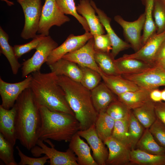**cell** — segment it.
I'll return each instance as SVG.
<instances>
[{
	"mask_svg": "<svg viewBox=\"0 0 165 165\" xmlns=\"http://www.w3.org/2000/svg\"><path fill=\"white\" fill-rule=\"evenodd\" d=\"M16 136L20 143L29 150L37 145L41 124L39 107L30 88L24 90L15 103Z\"/></svg>",
	"mask_w": 165,
	"mask_h": 165,
	"instance_id": "obj_1",
	"label": "cell"
},
{
	"mask_svg": "<svg viewBox=\"0 0 165 165\" xmlns=\"http://www.w3.org/2000/svg\"><path fill=\"white\" fill-rule=\"evenodd\" d=\"M30 88L39 107H44L53 111L75 116L66 98L65 93L57 81V76L51 72L40 71L31 73Z\"/></svg>",
	"mask_w": 165,
	"mask_h": 165,
	"instance_id": "obj_2",
	"label": "cell"
},
{
	"mask_svg": "<svg viewBox=\"0 0 165 165\" xmlns=\"http://www.w3.org/2000/svg\"><path fill=\"white\" fill-rule=\"evenodd\" d=\"M57 81L64 90L66 100L79 121L80 130L94 124L98 113L93 103L91 90L80 82L64 75L57 76Z\"/></svg>",
	"mask_w": 165,
	"mask_h": 165,
	"instance_id": "obj_3",
	"label": "cell"
},
{
	"mask_svg": "<svg viewBox=\"0 0 165 165\" xmlns=\"http://www.w3.org/2000/svg\"><path fill=\"white\" fill-rule=\"evenodd\" d=\"M41 124L38 139L69 142L73 136L80 130L79 123L75 116L51 111L44 107H39Z\"/></svg>",
	"mask_w": 165,
	"mask_h": 165,
	"instance_id": "obj_4",
	"label": "cell"
},
{
	"mask_svg": "<svg viewBox=\"0 0 165 165\" xmlns=\"http://www.w3.org/2000/svg\"><path fill=\"white\" fill-rule=\"evenodd\" d=\"M21 6L24 24L20 34L24 39L33 38L37 35L42 6L41 0H16Z\"/></svg>",
	"mask_w": 165,
	"mask_h": 165,
	"instance_id": "obj_5",
	"label": "cell"
},
{
	"mask_svg": "<svg viewBox=\"0 0 165 165\" xmlns=\"http://www.w3.org/2000/svg\"><path fill=\"white\" fill-rule=\"evenodd\" d=\"M58 46V43L50 36H45L32 56L22 64V77H26L30 73L40 71L41 66L46 62L50 53Z\"/></svg>",
	"mask_w": 165,
	"mask_h": 165,
	"instance_id": "obj_6",
	"label": "cell"
},
{
	"mask_svg": "<svg viewBox=\"0 0 165 165\" xmlns=\"http://www.w3.org/2000/svg\"><path fill=\"white\" fill-rule=\"evenodd\" d=\"M70 20V18L60 10L55 0H45L37 33L45 36H48L49 30L52 26L60 27Z\"/></svg>",
	"mask_w": 165,
	"mask_h": 165,
	"instance_id": "obj_7",
	"label": "cell"
},
{
	"mask_svg": "<svg viewBox=\"0 0 165 165\" xmlns=\"http://www.w3.org/2000/svg\"><path fill=\"white\" fill-rule=\"evenodd\" d=\"M50 145L51 147H48L43 141L39 139L37 145L30 150L31 152L37 157L42 154L46 155L48 157L50 165H79L76 155L70 148L66 152H61L55 148L52 143Z\"/></svg>",
	"mask_w": 165,
	"mask_h": 165,
	"instance_id": "obj_8",
	"label": "cell"
},
{
	"mask_svg": "<svg viewBox=\"0 0 165 165\" xmlns=\"http://www.w3.org/2000/svg\"><path fill=\"white\" fill-rule=\"evenodd\" d=\"M121 75L140 87L152 90L165 86V70L155 65L140 73Z\"/></svg>",
	"mask_w": 165,
	"mask_h": 165,
	"instance_id": "obj_9",
	"label": "cell"
},
{
	"mask_svg": "<svg viewBox=\"0 0 165 165\" xmlns=\"http://www.w3.org/2000/svg\"><path fill=\"white\" fill-rule=\"evenodd\" d=\"M32 79L31 74L21 81L10 83L5 82L0 77V95L2 106L7 109L12 108L22 93L25 89L30 88Z\"/></svg>",
	"mask_w": 165,
	"mask_h": 165,
	"instance_id": "obj_10",
	"label": "cell"
},
{
	"mask_svg": "<svg viewBox=\"0 0 165 165\" xmlns=\"http://www.w3.org/2000/svg\"><path fill=\"white\" fill-rule=\"evenodd\" d=\"M115 20L122 28L124 35L135 52L142 46L141 32L143 28L145 20V12L137 20L132 22L124 20L121 16H114Z\"/></svg>",
	"mask_w": 165,
	"mask_h": 165,
	"instance_id": "obj_11",
	"label": "cell"
},
{
	"mask_svg": "<svg viewBox=\"0 0 165 165\" xmlns=\"http://www.w3.org/2000/svg\"><path fill=\"white\" fill-rule=\"evenodd\" d=\"M94 46L93 37L81 47L66 54L62 58L73 62L79 66L93 69L101 75L103 72L95 60V51Z\"/></svg>",
	"mask_w": 165,
	"mask_h": 165,
	"instance_id": "obj_12",
	"label": "cell"
},
{
	"mask_svg": "<svg viewBox=\"0 0 165 165\" xmlns=\"http://www.w3.org/2000/svg\"><path fill=\"white\" fill-rule=\"evenodd\" d=\"M93 37L90 32H85L80 35H69L64 42L51 52L47 58L46 64L49 66L62 58L66 54L79 49Z\"/></svg>",
	"mask_w": 165,
	"mask_h": 165,
	"instance_id": "obj_13",
	"label": "cell"
},
{
	"mask_svg": "<svg viewBox=\"0 0 165 165\" xmlns=\"http://www.w3.org/2000/svg\"><path fill=\"white\" fill-rule=\"evenodd\" d=\"M77 133L84 138L93 151V157L98 165H106L109 152L104 142L97 135L95 124L84 130H79Z\"/></svg>",
	"mask_w": 165,
	"mask_h": 165,
	"instance_id": "obj_14",
	"label": "cell"
},
{
	"mask_svg": "<svg viewBox=\"0 0 165 165\" xmlns=\"http://www.w3.org/2000/svg\"><path fill=\"white\" fill-rule=\"evenodd\" d=\"M109 152L106 165H130L131 149L128 146L119 142L112 136L104 141Z\"/></svg>",
	"mask_w": 165,
	"mask_h": 165,
	"instance_id": "obj_15",
	"label": "cell"
},
{
	"mask_svg": "<svg viewBox=\"0 0 165 165\" xmlns=\"http://www.w3.org/2000/svg\"><path fill=\"white\" fill-rule=\"evenodd\" d=\"M165 39V31L160 33H156L151 37L138 51L133 53L125 54L122 57L136 59L152 65L155 55Z\"/></svg>",
	"mask_w": 165,
	"mask_h": 165,
	"instance_id": "obj_16",
	"label": "cell"
},
{
	"mask_svg": "<svg viewBox=\"0 0 165 165\" xmlns=\"http://www.w3.org/2000/svg\"><path fill=\"white\" fill-rule=\"evenodd\" d=\"M16 113L15 104L9 109L0 105V133L14 145L17 140L16 130Z\"/></svg>",
	"mask_w": 165,
	"mask_h": 165,
	"instance_id": "obj_17",
	"label": "cell"
},
{
	"mask_svg": "<svg viewBox=\"0 0 165 165\" xmlns=\"http://www.w3.org/2000/svg\"><path fill=\"white\" fill-rule=\"evenodd\" d=\"M90 3L110 38L112 48L111 53L112 57L115 58L121 51L131 47V45L123 41L116 35L111 26V19L103 10L97 7L94 2L90 0Z\"/></svg>",
	"mask_w": 165,
	"mask_h": 165,
	"instance_id": "obj_18",
	"label": "cell"
},
{
	"mask_svg": "<svg viewBox=\"0 0 165 165\" xmlns=\"http://www.w3.org/2000/svg\"><path fill=\"white\" fill-rule=\"evenodd\" d=\"M76 7L78 13L86 20L90 32L93 35L105 33L104 28L98 16L96 15L95 10L91 4L90 0H80Z\"/></svg>",
	"mask_w": 165,
	"mask_h": 165,
	"instance_id": "obj_19",
	"label": "cell"
},
{
	"mask_svg": "<svg viewBox=\"0 0 165 165\" xmlns=\"http://www.w3.org/2000/svg\"><path fill=\"white\" fill-rule=\"evenodd\" d=\"M91 94L93 105L98 113L106 112L110 104L118 99L104 82H101L91 90Z\"/></svg>",
	"mask_w": 165,
	"mask_h": 165,
	"instance_id": "obj_20",
	"label": "cell"
},
{
	"mask_svg": "<svg viewBox=\"0 0 165 165\" xmlns=\"http://www.w3.org/2000/svg\"><path fill=\"white\" fill-rule=\"evenodd\" d=\"M77 133L69 141V148L77 156L79 165H98L90 153V147Z\"/></svg>",
	"mask_w": 165,
	"mask_h": 165,
	"instance_id": "obj_21",
	"label": "cell"
},
{
	"mask_svg": "<svg viewBox=\"0 0 165 165\" xmlns=\"http://www.w3.org/2000/svg\"><path fill=\"white\" fill-rule=\"evenodd\" d=\"M51 72L57 76L64 75L71 79L80 82L82 77V71L77 64L62 58L49 65Z\"/></svg>",
	"mask_w": 165,
	"mask_h": 165,
	"instance_id": "obj_22",
	"label": "cell"
},
{
	"mask_svg": "<svg viewBox=\"0 0 165 165\" xmlns=\"http://www.w3.org/2000/svg\"><path fill=\"white\" fill-rule=\"evenodd\" d=\"M101 75L104 83L117 96L127 92L138 90L140 88L121 75L110 76L103 73Z\"/></svg>",
	"mask_w": 165,
	"mask_h": 165,
	"instance_id": "obj_23",
	"label": "cell"
},
{
	"mask_svg": "<svg viewBox=\"0 0 165 165\" xmlns=\"http://www.w3.org/2000/svg\"><path fill=\"white\" fill-rule=\"evenodd\" d=\"M151 90L140 87L138 90L127 92L117 97L119 100L132 110L151 100L150 93Z\"/></svg>",
	"mask_w": 165,
	"mask_h": 165,
	"instance_id": "obj_24",
	"label": "cell"
},
{
	"mask_svg": "<svg viewBox=\"0 0 165 165\" xmlns=\"http://www.w3.org/2000/svg\"><path fill=\"white\" fill-rule=\"evenodd\" d=\"M116 67L121 75L136 74L142 72L153 65L143 61L133 58L115 59Z\"/></svg>",
	"mask_w": 165,
	"mask_h": 165,
	"instance_id": "obj_25",
	"label": "cell"
},
{
	"mask_svg": "<svg viewBox=\"0 0 165 165\" xmlns=\"http://www.w3.org/2000/svg\"><path fill=\"white\" fill-rule=\"evenodd\" d=\"M165 165V155L149 154L135 148L131 150L130 165Z\"/></svg>",
	"mask_w": 165,
	"mask_h": 165,
	"instance_id": "obj_26",
	"label": "cell"
},
{
	"mask_svg": "<svg viewBox=\"0 0 165 165\" xmlns=\"http://www.w3.org/2000/svg\"><path fill=\"white\" fill-rule=\"evenodd\" d=\"M136 118L145 129H148L157 119L155 102L151 100L132 110Z\"/></svg>",
	"mask_w": 165,
	"mask_h": 165,
	"instance_id": "obj_27",
	"label": "cell"
},
{
	"mask_svg": "<svg viewBox=\"0 0 165 165\" xmlns=\"http://www.w3.org/2000/svg\"><path fill=\"white\" fill-rule=\"evenodd\" d=\"M9 39L8 35L0 26V53L3 54L8 60L13 74L16 75L21 65L18 61V58L15 54L13 47L9 43Z\"/></svg>",
	"mask_w": 165,
	"mask_h": 165,
	"instance_id": "obj_28",
	"label": "cell"
},
{
	"mask_svg": "<svg viewBox=\"0 0 165 165\" xmlns=\"http://www.w3.org/2000/svg\"><path fill=\"white\" fill-rule=\"evenodd\" d=\"M136 148L149 154L165 155V148L157 143L148 129H145L137 144Z\"/></svg>",
	"mask_w": 165,
	"mask_h": 165,
	"instance_id": "obj_29",
	"label": "cell"
},
{
	"mask_svg": "<svg viewBox=\"0 0 165 165\" xmlns=\"http://www.w3.org/2000/svg\"><path fill=\"white\" fill-rule=\"evenodd\" d=\"M95 61L99 67L104 74L110 76L121 75L115 63V59L111 52L95 51Z\"/></svg>",
	"mask_w": 165,
	"mask_h": 165,
	"instance_id": "obj_30",
	"label": "cell"
},
{
	"mask_svg": "<svg viewBox=\"0 0 165 165\" xmlns=\"http://www.w3.org/2000/svg\"><path fill=\"white\" fill-rule=\"evenodd\" d=\"M115 121L106 112L98 113L95 123V130L97 135L103 142L112 136Z\"/></svg>",
	"mask_w": 165,
	"mask_h": 165,
	"instance_id": "obj_31",
	"label": "cell"
},
{
	"mask_svg": "<svg viewBox=\"0 0 165 165\" xmlns=\"http://www.w3.org/2000/svg\"><path fill=\"white\" fill-rule=\"evenodd\" d=\"M143 1L145 6V20L143 34L141 37V43L142 46L151 37L156 33V28L152 13L154 0Z\"/></svg>",
	"mask_w": 165,
	"mask_h": 165,
	"instance_id": "obj_32",
	"label": "cell"
},
{
	"mask_svg": "<svg viewBox=\"0 0 165 165\" xmlns=\"http://www.w3.org/2000/svg\"><path fill=\"white\" fill-rule=\"evenodd\" d=\"M145 129L136 118L131 111L128 118L127 129L128 144L131 150L136 148L137 144Z\"/></svg>",
	"mask_w": 165,
	"mask_h": 165,
	"instance_id": "obj_33",
	"label": "cell"
},
{
	"mask_svg": "<svg viewBox=\"0 0 165 165\" xmlns=\"http://www.w3.org/2000/svg\"><path fill=\"white\" fill-rule=\"evenodd\" d=\"M61 11L65 15L75 17L81 24L85 32H90V29L85 18L77 12L75 0H55Z\"/></svg>",
	"mask_w": 165,
	"mask_h": 165,
	"instance_id": "obj_34",
	"label": "cell"
},
{
	"mask_svg": "<svg viewBox=\"0 0 165 165\" xmlns=\"http://www.w3.org/2000/svg\"><path fill=\"white\" fill-rule=\"evenodd\" d=\"M79 66L82 71L80 83L87 89L92 90L101 82L102 79L101 75L90 68Z\"/></svg>",
	"mask_w": 165,
	"mask_h": 165,
	"instance_id": "obj_35",
	"label": "cell"
},
{
	"mask_svg": "<svg viewBox=\"0 0 165 165\" xmlns=\"http://www.w3.org/2000/svg\"><path fill=\"white\" fill-rule=\"evenodd\" d=\"M152 13L156 33H160L165 31V0H154Z\"/></svg>",
	"mask_w": 165,
	"mask_h": 165,
	"instance_id": "obj_36",
	"label": "cell"
},
{
	"mask_svg": "<svg viewBox=\"0 0 165 165\" xmlns=\"http://www.w3.org/2000/svg\"><path fill=\"white\" fill-rule=\"evenodd\" d=\"M14 146L0 133V159L6 165H17L14 155Z\"/></svg>",
	"mask_w": 165,
	"mask_h": 165,
	"instance_id": "obj_37",
	"label": "cell"
},
{
	"mask_svg": "<svg viewBox=\"0 0 165 165\" xmlns=\"http://www.w3.org/2000/svg\"><path fill=\"white\" fill-rule=\"evenodd\" d=\"M131 110L118 99L110 104L106 112L116 121L128 117Z\"/></svg>",
	"mask_w": 165,
	"mask_h": 165,
	"instance_id": "obj_38",
	"label": "cell"
},
{
	"mask_svg": "<svg viewBox=\"0 0 165 165\" xmlns=\"http://www.w3.org/2000/svg\"><path fill=\"white\" fill-rule=\"evenodd\" d=\"M129 116L124 119L115 121L111 136L119 142L129 147L127 138L128 124Z\"/></svg>",
	"mask_w": 165,
	"mask_h": 165,
	"instance_id": "obj_39",
	"label": "cell"
},
{
	"mask_svg": "<svg viewBox=\"0 0 165 165\" xmlns=\"http://www.w3.org/2000/svg\"><path fill=\"white\" fill-rule=\"evenodd\" d=\"M148 129L157 143L165 148V124L157 118Z\"/></svg>",
	"mask_w": 165,
	"mask_h": 165,
	"instance_id": "obj_40",
	"label": "cell"
},
{
	"mask_svg": "<svg viewBox=\"0 0 165 165\" xmlns=\"http://www.w3.org/2000/svg\"><path fill=\"white\" fill-rule=\"evenodd\" d=\"M45 36L41 34L37 35L30 42L22 45H15L13 47L15 54L18 59L23 55L26 53L33 49H36L41 41Z\"/></svg>",
	"mask_w": 165,
	"mask_h": 165,
	"instance_id": "obj_41",
	"label": "cell"
},
{
	"mask_svg": "<svg viewBox=\"0 0 165 165\" xmlns=\"http://www.w3.org/2000/svg\"><path fill=\"white\" fill-rule=\"evenodd\" d=\"M94 40V49L95 51L110 53L112 44L107 34H95L93 35Z\"/></svg>",
	"mask_w": 165,
	"mask_h": 165,
	"instance_id": "obj_42",
	"label": "cell"
},
{
	"mask_svg": "<svg viewBox=\"0 0 165 165\" xmlns=\"http://www.w3.org/2000/svg\"><path fill=\"white\" fill-rule=\"evenodd\" d=\"M20 158L18 165H44L48 162V157L46 155L38 158H32L25 155L18 146L16 147Z\"/></svg>",
	"mask_w": 165,
	"mask_h": 165,
	"instance_id": "obj_43",
	"label": "cell"
},
{
	"mask_svg": "<svg viewBox=\"0 0 165 165\" xmlns=\"http://www.w3.org/2000/svg\"><path fill=\"white\" fill-rule=\"evenodd\" d=\"M155 110L157 118L165 124V102H155Z\"/></svg>",
	"mask_w": 165,
	"mask_h": 165,
	"instance_id": "obj_44",
	"label": "cell"
},
{
	"mask_svg": "<svg viewBox=\"0 0 165 165\" xmlns=\"http://www.w3.org/2000/svg\"><path fill=\"white\" fill-rule=\"evenodd\" d=\"M151 100L154 102H158L162 101L161 91L158 88L152 89L150 93Z\"/></svg>",
	"mask_w": 165,
	"mask_h": 165,
	"instance_id": "obj_45",
	"label": "cell"
},
{
	"mask_svg": "<svg viewBox=\"0 0 165 165\" xmlns=\"http://www.w3.org/2000/svg\"><path fill=\"white\" fill-rule=\"evenodd\" d=\"M164 57H165V39L158 49L155 55L152 63Z\"/></svg>",
	"mask_w": 165,
	"mask_h": 165,
	"instance_id": "obj_46",
	"label": "cell"
},
{
	"mask_svg": "<svg viewBox=\"0 0 165 165\" xmlns=\"http://www.w3.org/2000/svg\"><path fill=\"white\" fill-rule=\"evenodd\" d=\"M152 65L158 66L165 70V57L154 61Z\"/></svg>",
	"mask_w": 165,
	"mask_h": 165,
	"instance_id": "obj_47",
	"label": "cell"
},
{
	"mask_svg": "<svg viewBox=\"0 0 165 165\" xmlns=\"http://www.w3.org/2000/svg\"><path fill=\"white\" fill-rule=\"evenodd\" d=\"M161 91L162 100L165 102V88Z\"/></svg>",
	"mask_w": 165,
	"mask_h": 165,
	"instance_id": "obj_48",
	"label": "cell"
},
{
	"mask_svg": "<svg viewBox=\"0 0 165 165\" xmlns=\"http://www.w3.org/2000/svg\"><path fill=\"white\" fill-rule=\"evenodd\" d=\"M2 1L5 2L7 5L9 6H11L14 5V3L13 2L11 1H8V0H1Z\"/></svg>",
	"mask_w": 165,
	"mask_h": 165,
	"instance_id": "obj_49",
	"label": "cell"
},
{
	"mask_svg": "<svg viewBox=\"0 0 165 165\" xmlns=\"http://www.w3.org/2000/svg\"></svg>",
	"mask_w": 165,
	"mask_h": 165,
	"instance_id": "obj_50",
	"label": "cell"
}]
</instances>
